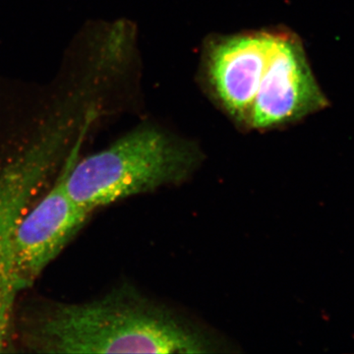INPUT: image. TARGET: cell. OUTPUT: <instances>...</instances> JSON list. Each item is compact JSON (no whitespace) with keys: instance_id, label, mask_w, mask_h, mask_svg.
I'll return each instance as SVG.
<instances>
[{"instance_id":"obj_1","label":"cell","mask_w":354,"mask_h":354,"mask_svg":"<svg viewBox=\"0 0 354 354\" xmlns=\"http://www.w3.org/2000/svg\"><path fill=\"white\" fill-rule=\"evenodd\" d=\"M30 341L48 353L227 351L213 333L127 286L101 299L50 307L37 319Z\"/></svg>"},{"instance_id":"obj_2","label":"cell","mask_w":354,"mask_h":354,"mask_svg":"<svg viewBox=\"0 0 354 354\" xmlns=\"http://www.w3.org/2000/svg\"><path fill=\"white\" fill-rule=\"evenodd\" d=\"M67 162L70 196L93 212L133 195L187 180L202 157L196 147L153 127H139L108 149Z\"/></svg>"},{"instance_id":"obj_3","label":"cell","mask_w":354,"mask_h":354,"mask_svg":"<svg viewBox=\"0 0 354 354\" xmlns=\"http://www.w3.org/2000/svg\"><path fill=\"white\" fill-rule=\"evenodd\" d=\"M327 106L329 101L317 83L301 41L290 32H274L269 62L245 127H283Z\"/></svg>"},{"instance_id":"obj_4","label":"cell","mask_w":354,"mask_h":354,"mask_svg":"<svg viewBox=\"0 0 354 354\" xmlns=\"http://www.w3.org/2000/svg\"><path fill=\"white\" fill-rule=\"evenodd\" d=\"M67 165L50 192L24 213L14 237V262L21 290L31 285L85 225L92 212L65 186Z\"/></svg>"},{"instance_id":"obj_5","label":"cell","mask_w":354,"mask_h":354,"mask_svg":"<svg viewBox=\"0 0 354 354\" xmlns=\"http://www.w3.org/2000/svg\"><path fill=\"white\" fill-rule=\"evenodd\" d=\"M274 32L218 39L209 46V83L225 111L245 127L271 55Z\"/></svg>"},{"instance_id":"obj_6","label":"cell","mask_w":354,"mask_h":354,"mask_svg":"<svg viewBox=\"0 0 354 354\" xmlns=\"http://www.w3.org/2000/svg\"><path fill=\"white\" fill-rule=\"evenodd\" d=\"M50 150L41 143L19 164L0 174V351L7 341L14 301L21 290L14 262L16 227Z\"/></svg>"}]
</instances>
